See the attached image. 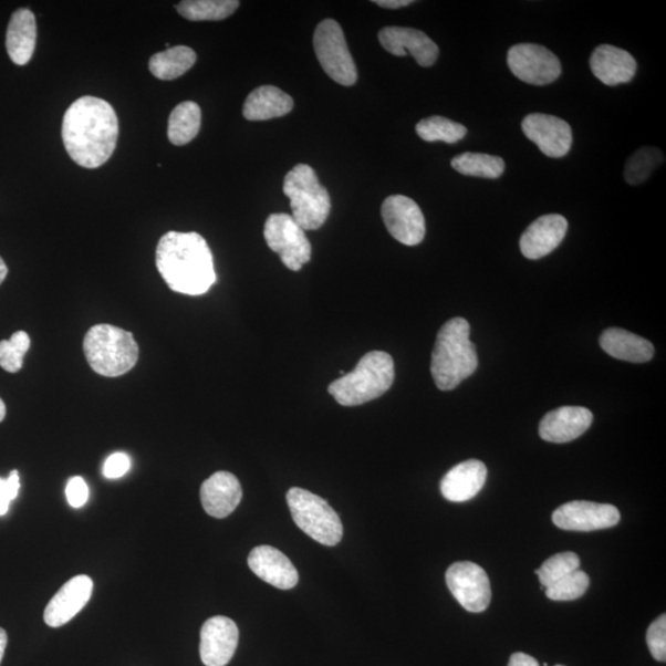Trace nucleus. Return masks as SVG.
<instances>
[{"instance_id":"obj_1","label":"nucleus","mask_w":666,"mask_h":666,"mask_svg":"<svg viewBox=\"0 0 666 666\" xmlns=\"http://www.w3.org/2000/svg\"><path fill=\"white\" fill-rule=\"evenodd\" d=\"M119 136L114 107L95 96H82L64 113L62 138L70 157L84 168H98L110 160Z\"/></svg>"},{"instance_id":"obj_2","label":"nucleus","mask_w":666,"mask_h":666,"mask_svg":"<svg viewBox=\"0 0 666 666\" xmlns=\"http://www.w3.org/2000/svg\"><path fill=\"white\" fill-rule=\"evenodd\" d=\"M156 266L169 289L185 295H202L217 282L214 257L197 232L170 231L156 250Z\"/></svg>"},{"instance_id":"obj_3","label":"nucleus","mask_w":666,"mask_h":666,"mask_svg":"<svg viewBox=\"0 0 666 666\" xmlns=\"http://www.w3.org/2000/svg\"><path fill=\"white\" fill-rule=\"evenodd\" d=\"M478 368L476 346L466 319L455 318L440 327L433 352L431 374L439 391L449 392Z\"/></svg>"},{"instance_id":"obj_4","label":"nucleus","mask_w":666,"mask_h":666,"mask_svg":"<svg viewBox=\"0 0 666 666\" xmlns=\"http://www.w3.org/2000/svg\"><path fill=\"white\" fill-rule=\"evenodd\" d=\"M395 379L394 360L391 354L372 351L361 358L357 367L342 375L329 386V393L342 406H360L392 388Z\"/></svg>"},{"instance_id":"obj_5","label":"nucleus","mask_w":666,"mask_h":666,"mask_svg":"<svg viewBox=\"0 0 666 666\" xmlns=\"http://www.w3.org/2000/svg\"><path fill=\"white\" fill-rule=\"evenodd\" d=\"M83 350L91 368L107 378L121 377L131 372L139 354L132 332L107 324L89 330Z\"/></svg>"},{"instance_id":"obj_6","label":"nucleus","mask_w":666,"mask_h":666,"mask_svg":"<svg viewBox=\"0 0 666 666\" xmlns=\"http://www.w3.org/2000/svg\"><path fill=\"white\" fill-rule=\"evenodd\" d=\"M284 195L290 200L293 219L304 231L319 230L329 218L331 198L320 185L316 171L308 165H298L284 178Z\"/></svg>"},{"instance_id":"obj_7","label":"nucleus","mask_w":666,"mask_h":666,"mask_svg":"<svg viewBox=\"0 0 666 666\" xmlns=\"http://www.w3.org/2000/svg\"><path fill=\"white\" fill-rule=\"evenodd\" d=\"M287 502L298 528L314 541L333 547L341 542L343 525L340 516L326 500L305 489L292 488Z\"/></svg>"},{"instance_id":"obj_8","label":"nucleus","mask_w":666,"mask_h":666,"mask_svg":"<svg viewBox=\"0 0 666 666\" xmlns=\"http://www.w3.org/2000/svg\"><path fill=\"white\" fill-rule=\"evenodd\" d=\"M313 42L320 66L331 80L345 87L356 84L358 79L356 63L336 20L321 21L315 30Z\"/></svg>"},{"instance_id":"obj_9","label":"nucleus","mask_w":666,"mask_h":666,"mask_svg":"<svg viewBox=\"0 0 666 666\" xmlns=\"http://www.w3.org/2000/svg\"><path fill=\"white\" fill-rule=\"evenodd\" d=\"M264 239L268 247L278 253L284 266L293 272L302 270L313 253L305 231L299 227L292 215L272 214L264 225Z\"/></svg>"},{"instance_id":"obj_10","label":"nucleus","mask_w":666,"mask_h":666,"mask_svg":"<svg viewBox=\"0 0 666 666\" xmlns=\"http://www.w3.org/2000/svg\"><path fill=\"white\" fill-rule=\"evenodd\" d=\"M508 64L514 77L533 85H547L561 77L562 64L554 53L537 44L513 45Z\"/></svg>"},{"instance_id":"obj_11","label":"nucleus","mask_w":666,"mask_h":666,"mask_svg":"<svg viewBox=\"0 0 666 666\" xmlns=\"http://www.w3.org/2000/svg\"><path fill=\"white\" fill-rule=\"evenodd\" d=\"M446 582L450 593L468 612L479 614L490 605V580L485 569L478 564L458 562L450 565Z\"/></svg>"},{"instance_id":"obj_12","label":"nucleus","mask_w":666,"mask_h":666,"mask_svg":"<svg viewBox=\"0 0 666 666\" xmlns=\"http://www.w3.org/2000/svg\"><path fill=\"white\" fill-rule=\"evenodd\" d=\"M620 519L617 508L608 503L591 501L566 502L552 514L556 528L575 532L611 529L620 522Z\"/></svg>"},{"instance_id":"obj_13","label":"nucleus","mask_w":666,"mask_h":666,"mask_svg":"<svg viewBox=\"0 0 666 666\" xmlns=\"http://www.w3.org/2000/svg\"><path fill=\"white\" fill-rule=\"evenodd\" d=\"M382 218L396 241L406 246H416L424 241L425 217L413 199L405 196L386 198L382 206Z\"/></svg>"},{"instance_id":"obj_14","label":"nucleus","mask_w":666,"mask_h":666,"mask_svg":"<svg viewBox=\"0 0 666 666\" xmlns=\"http://www.w3.org/2000/svg\"><path fill=\"white\" fill-rule=\"evenodd\" d=\"M522 132L548 157L561 158L571 152L572 127L561 117L541 113L530 114L522 122Z\"/></svg>"},{"instance_id":"obj_15","label":"nucleus","mask_w":666,"mask_h":666,"mask_svg":"<svg viewBox=\"0 0 666 666\" xmlns=\"http://www.w3.org/2000/svg\"><path fill=\"white\" fill-rule=\"evenodd\" d=\"M239 627L229 617L217 616L204 623L200 632V658L207 666H225L239 646Z\"/></svg>"},{"instance_id":"obj_16","label":"nucleus","mask_w":666,"mask_h":666,"mask_svg":"<svg viewBox=\"0 0 666 666\" xmlns=\"http://www.w3.org/2000/svg\"><path fill=\"white\" fill-rule=\"evenodd\" d=\"M382 46L392 55L404 58L407 52L422 67H431L436 63L439 49L425 32L410 28L388 27L379 32Z\"/></svg>"},{"instance_id":"obj_17","label":"nucleus","mask_w":666,"mask_h":666,"mask_svg":"<svg viewBox=\"0 0 666 666\" xmlns=\"http://www.w3.org/2000/svg\"><path fill=\"white\" fill-rule=\"evenodd\" d=\"M93 593V580L87 575L74 576L53 596L45 608L46 625L59 628L66 625L89 604Z\"/></svg>"},{"instance_id":"obj_18","label":"nucleus","mask_w":666,"mask_h":666,"mask_svg":"<svg viewBox=\"0 0 666 666\" xmlns=\"http://www.w3.org/2000/svg\"><path fill=\"white\" fill-rule=\"evenodd\" d=\"M593 420L594 415L586 407L563 406L543 417L540 436L551 444L572 443L587 431Z\"/></svg>"},{"instance_id":"obj_19","label":"nucleus","mask_w":666,"mask_h":666,"mask_svg":"<svg viewBox=\"0 0 666 666\" xmlns=\"http://www.w3.org/2000/svg\"><path fill=\"white\" fill-rule=\"evenodd\" d=\"M566 231L568 221L562 215H543L522 233L521 252L529 260H540L552 253L563 242Z\"/></svg>"},{"instance_id":"obj_20","label":"nucleus","mask_w":666,"mask_h":666,"mask_svg":"<svg viewBox=\"0 0 666 666\" xmlns=\"http://www.w3.org/2000/svg\"><path fill=\"white\" fill-rule=\"evenodd\" d=\"M242 499V488L238 478L229 471L215 472L202 482L200 500L204 510L215 519L231 514Z\"/></svg>"},{"instance_id":"obj_21","label":"nucleus","mask_w":666,"mask_h":666,"mask_svg":"<svg viewBox=\"0 0 666 666\" xmlns=\"http://www.w3.org/2000/svg\"><path fill=\"white\" fill-rule=\"evenodd\" d=\"M251 571L263 582L281 590L296 586L299 574L289 558L271 545H258L249 555Z\"/></svg>"},{"instance_id":"obj_22","label":"nucleus","mask_w":666,"mask_h":666,"mask_svg":"<svg viewBox=\"0 0 666 666\" xmlns=\"http://www.w3.org/2000/svg\"><path fill=\"white\" fill-rule=\"evenodd\" d=\"M594 76L610 87L631 82L636 76L637 62L629 52L612 45H600L590 58Z\"/></svg>"},{"instance_id":"obj_23","label":"nucleus","mask_w":666,"mask_h":666,"mask_svg":"<svg viewBox=\"0 0 666 666\" xmlns=\"http://www.w3.org/2000/svg\"><path fill=\"white\" fill-rule=\"evenodd\" d=\"M487 476L488 469L482 461L466 460L447 472L440 481V492L448 501H469L485 488Z\"/></svg>"},{"instance_id":"obj_24","label":"nucleus","mask_w":666,"mask_h":666,"mask_svg":"<svg viewBox=\"0 0 666 666\" xmlns=\"http://www.w3.org/2000/svg\"><path fill=\"white\" fill-rule=\"evenodd\" d=\"M37 19L27 8H20L13 13L7 30V51L10 60L18 66L29 63L37 48Z\"/></svg>"},{"instance_id":"obj_25","label":"nucleus","mask_w":666,"mask_h":666,"mask_svg":"<svg viewBox=\"0 0 666 666\" xmlns=\"http://www.w3.org/2000/svg\"><path fill=\"white\" fill-rule=\"evenodd\" d=\"M294 110L292 96L273 85H263L249 96L243 105L244 119L250 122H264L281 117Z\"/></svg>"},{"instance_id":"obj_26","label":"nucleus","mask_w":666,"mask_h":666,"mask_svg":"<svg viewBox=\"0 0 666 666\" xmlns=\"http://www.w3.org/2000/svg\"><path fill=\"white\" fill-rule=\"evenodd\" d=\"M600 346L608 356L632 363H647L654 356V347L648 340L622 329L604 331Z\"/></svg>"},{"instance_id":"obj_27","label":"nucleus","mask_w":666,"mask_h":666,"mask_svg":"<svg viewBox=\"0 0 666 666\" xmlns=\"http://www.w3.org/2000/svg\"><path fill=\"white\" fill-rule=\"evenodd\" d=\"M197 62V53L188 46L168 48L149 60V71L158 80L174 81L187 73Z\"/></svg>"},{"instance_id":"obj_28","label":"nucleus","mask_w":666,"mask_h":666,"mask_svg":"<svg viewBox=\"0 0 666 666\" xmlns=\"http://www.w3.org/2000/svg\"><path fill=\"white\" fill-rule=\"evenodd\" d=\"M201 126V111L197 103L185 102L170 113L168 138L176 146H185L195 139Z\"/></svg>"},{"instance_id":"obj_29","label":"nucleus","mask_w":666,"mask_h":666,"mask_svg":"<svg viewBox=\"0 0 666 666\" xmlns=\"http://www.w3.org/2000/svg\"><path fill=\"white\" fill-rule=\"evenodd\" d=\"M239 7L238 0H185L176 9L191 21H219L232 15Z\"/></svg>"},{"instance_id":"obj_30","label":"nucleus","mask_w":666,"mask_h":666,"mask_svg":"<svg viewBox=\"0 0 666 666\" xmlns=\"http://www.w3.org/2000/svg\"><path fill=\"white\" fill-rule=\"evenodd\" d=\"M450 165L460 175L487 179L500 178L504 171V160L487 154L465 153L456 156Z\"/></svg>"},{"instance_id":"obj_31","label":"nucleus","mask_w":666,"mask_h":666,"mask_svg":"<svg viewBox=\"0 0 666 666\" xmlns=\"http://www.w3.org/2000/svg\"><path fill=\"white\" fill-rule=\"evenodd\" d=\"M416 133L426 143L443 142L452 145L464 139L468 131L465 125L449 121L447 117L431 116L416 125Z\"/></svg>"},{"instance_id":"obj_32","label":"nucleus","mask_w":666,"mask_h":666,"mask_svg":"<svg viewBox=\"0 0 666 666\" xmlns=\"http://www.w3.org/2000/svg\"><path fill=\"white\" fill-rule=\"evenodd\" d=\"M665 156L659 148L644 146L633 154L625 167V179L629 186H639L648 180L653 171L659 168Z\"/></svg>"},{"instance_id":"obj_33","label":"nucleus","mask_w":666,"mask_h":666,"mask_svg":"<svg viewBox=\"0 0 666 666\" xmlns=\"http://www.w3.org/2000/svg\"><path fill=\"white\" fill-rule=\"evenodd\" d=\"M30 345L31 341L25 331H18L10 340L0 341V367L8 373H18L23 368Z\"/></svg>"},{"instance_id":"obj_34","label":"nucleus","mask_w":666,"mask_h":666,"mask_svg":"<svg viewBox=\"0 0 666 666\" xmlns=\"http://www.w3.org/2000/svg\"><path fill=\"white\" fill-rule=\"evenodd\" d=\"M580 568V558L573 552L558 553L547 560L535 574L539 575L542 587L551 586L558 580L571 574Z\"/></svg>"},{"instance_id":"obj_35","label":"nucleus","mask_w":666,"mask_h":666,"mask_svg":"<svg viewBox=\"0 0 666 666\" xmlns=\"http://www.w3.org/2000/svg\"><path fill=\"white\" fill-rule=\"evenodd\" d=\"M590 585L589 575L580 571L568 574L545 589V595L553 601H573L585 595Z\"/></svg>"},{"instance_id":"obj_36","label":"nucleus","mask_w":666,"mask_h":666,"mask_svg":"<svg viewBox=\"0 0 666 666\" xmlns=\"http://www.w3.org/2000/svg\"><path fill=\"white\" fill-rule=\"evenodd\" d=\"M647 644L655 660H666V616L655 620L647 632Z\"/></svg>"},{"instance_id":"obj_37","label":"nucleus","mask_w":666,"mask_h":666,"mask_svg":"<svg viewBox=\"0 0 666 666\" xmlns=\"http://www.w3.org/2000/svg\"><path fill=\"white\" fill-rule=\"evenodd\" d=\"M20 490V478L18 470L10 472L4 479L0 478V516H4L9 510V504L17 499Z\"/></svg>"},{"instance_id":"obj_38","label":"nucleus","mask_w":666,"mask_h":666,"mask_svg":"<svg viewBox=\"0 0 666 666\" xmlns=\"http://www.w3.org/2000/svg\"><path fill=\"white\" fill-rule=\"evenodd\" d=\"M66 497L72 508L80 509L84 507L90 497L87 482L81 477H74L66 487Z\"/></svg>"},{"instance_id":"obj_39","label":"nucleus","mask_w":666,"mask_h":666,"mask_svg":"<svg viewBox=\"0 0 666 666\" xmlns=\"http://www.w3.org/2000/svg\"><path fill=\"white\" fill-rule=\"evenodd\" d=\"M132 468V460L125 454H114L106 459L103 475L107 479H117L126 475Z\"/></svg>"},{"instance_id":"obj_40","label":"nucleus","mask_w":666,"mask_h":666,"mask_svg":"<svg viewBox=\"0 0 666 666\" xmlns=\"http://www.w3.org/2000/svg\"><path fill=\"white\" fill-rule=\"evenodd\" d=\"M508 666H540V663L531 655L519 652L511 655Z\"/></svg>"},{"instance_id":"obj_41","label":"nucleus","mask_w":666,"mask_h":666,"mask_svg":"<svg viewBox=\"0 0 666 666\" xmlns=\"http://www.w3.org/2000/svg\"><path fill=\"white\" fill-rule=\"evenodd\" d=\"M413 0H375L374 4H377L385 9H400L407 6H412Z\"/></svg>"},{"instance_id":"obj_42","label":"nucleus","mask_w":666,"mask_h":666,"mask_svg":"<svg viewBox=\"0 0 666 666\" xmlns=\"http://www.w3.org/2000/svg\"><path fill=\"white\" fill-rule=\"evenodd\" d=\"M8 644L7 632L3 628H0V663H2L6 654V648Z\"/></svg>"},{"instance_id":"obj_43","label":"nucleus","mask_w":666,"mask_h":666,"mask_svg":"<svg viewBox=\"0 0 666 666\" xmlns=\"http://www.w3.org/2000/svg\"><path fill=\"white\" fill-rule=\"evenodd\" d=\"M8 275V267L3 261V258L0 257V284L4 282V279Z\"/></svg>"},{"instance_id":"obj_44","label":"nucleus","mask_w":666,"mask_h":666,"mask_svg":"<svg viewBox=\"0 0 666 666\" xmlns=\"http://www.w3.org/2000/svg\"><path fill=\"white\" fill-rule=\"evenodd\" d=\"M7 415V406L2 399H0V423H2Z\"/></svg>"},{"instance_id":"obj_45","label":"nucleus","mask_w":666,"mask_h":666,"mask_svg":"<svg viewBox=\"0 0 666 666\" xmlns=\"http://www.w3.org/2000/svg\"><path fill=\"white\" fill-rule=\"evenodd\" d=\"M555 666H564V665H555Z\"/></svg>"}]
</instances>
